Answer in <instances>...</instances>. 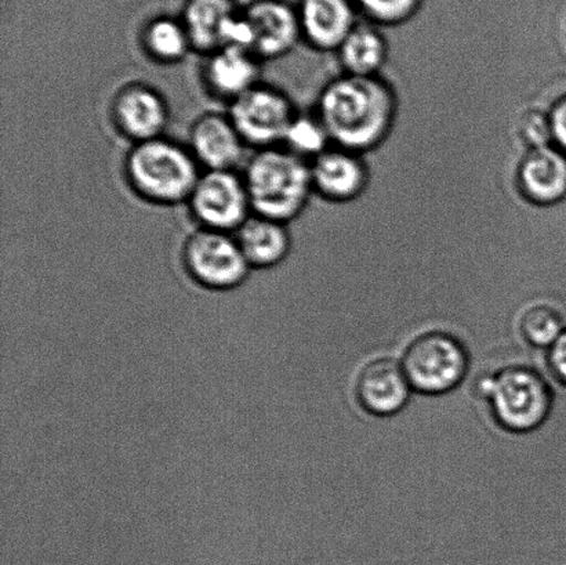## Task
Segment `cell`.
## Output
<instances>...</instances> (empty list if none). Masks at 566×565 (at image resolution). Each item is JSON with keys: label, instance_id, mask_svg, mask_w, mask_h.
I'll list each match as a JSON object with an SVG mask.
<instances>
[{"label": "cell", "instance_id": "9a60e30c", "mask_svg": "<svg viewBox=\"0 0 566 565\" xmlns=\"http://www.w3.org/2000/svg\"><path fill=\"white\" fill-rule=\"evenodd\" d=\"M201 77L210 96L231 104L259 85L262 61L248 50L221 48L203 55Z\"/></svg>", "mask_w": 566, "mask_h": 565}, {"label": "cell", "instance_id": "d6986e66", "mask_svg": "<svg viewBox=\"0 0 566 565\" xmlns=\"http://www.w3.org/2000/svg\"><path fill=\"white\" fill-rule=\"evenodd\" d=\"M336 54L344 74L377 76L387 63L388 41L380 27L359 21Z\"/></svg>", "mask_w": 566, "mask_h": 565}, {"label": "cell", "instance_id": "5b68a950", "mask_svg": "<svg viewBox=\"0 0 566 565\" xmlns=\"http://www.w3.org/2000/svg\"><path fill=\"white\" fill-rule=\"evenodd\" d=\"M401 365L412 390L423 396H442L464 380L470 354L458 336L427 331L409 342Z\"/></svg>", "mask_w": 566, "mask_h": 565}, {"label": "cell", "instance_id": "8fae6325", "mask_svg": "<svg viewBox=\"0 0 566 565\" xmlns=\"http://www.w3.org/2000/svg\"><path fill=\"white\" fill-rule=\"evenodd\" d=\"M311 181L316 196L332 203L358 199L370 181V170L364 154L331 146L310 160Z\"/></svg>", "mask_w": 566, "mask_h": 565}, {"label": "cell", "instance_id": "6da1fadb", "mask_svg": "<svg viewBox=\"0 0 566 565\" xmlns=\"http://www.w3.org/2000/svg\"><path fill=\"white\" fill-rule=\"evenodd\" d=\"M315 114L333 146L366 154L379 148L391 135L398 97L380 75L343 74L322 88Z\"/></svg>", "mask_w": 566, "mask_h": 565}, {"label": "cell", "instance_id": "484cf974", "mask_svg": "<svg viewBox=\"0 0 566 565\" xmlns=\"http://www.w3.org/2000/svg\"><path fill=\"white\" fill-rule=\"evenodd\" d=\"M547 365L554 379L566 387V329L556 343L548 348Z\"/></svg>", "mask_w": 566, "mask_h": 565}, {"label": "cell", "instance_id": "52a82bcc", "mask_svg": "<svg viewBox=\"0 0 566 565\" xmlns=\"http://www.w3.org/2000/svg\"><path fill=\"white\" fill-rule=\"evenodd\" d=\"M198 229L235 234L253 215L243 176L238 170H203L187 202Z\"/></svg>", "mask_w": 566, "mask_h": 565}, {"label": "cell", "instance_id": "7402d4cb", "mask_svg": "<svg viewBox=\"0 0 566 565\" xmlns=\"http://www.w3.org/2000/svg\"><path fill=\"white\" fill-rule=\"evenodd\" d=\"M333 146L324 124L316 114H297L283 138L282 147L305 160H313Z\"/></svg>", "mask_w": 566, "mask_h": 565}, {"label": "cell", "instance_id": "44dd1931", "mask_svg": "<svg viewBox=\"0 0 566 565\" xmlns=\"http://www.w3.org/2000/svg\"><path fill=\"white\" fill-rule=\"evenodd\" d=\"M520 334L526 343L537 348H551L566 329L562 312L551 304H534L520 317Z\"/></svg>", "mask_w": 566, "mask_h": 565}, {"label": "cell", "instance_id": "7a4b0ae2", "mask_svg": "<svg viewBox=\"0 0 566 565\" xmlns=\"http://www.w3.org/2000/svg\"><path fill=\"white\" fill-rule=\"evenodd\" d=\"M202 171L188 146L166 136L132 144L124 158L127 187L155 207L187 205Z\"/></svg>", "mask_w": 566, "mask_h": 565}, {"label": "cell", "instance_id": "7c38bea8", "mask_svg": "<svg viewBox=\"0 0 566 565\" xmlns=\"http://www.w3.org/2000/svg\"><path fill=\"white\" fill-rule=\"evenodd\" d=\"M187 146L202 170H238L248 148L229 114L219 113H205L192 122Z\"/></svg>", "mask_w": 566, "mask_h": 565}, {"label": "cell", "instance_id": "5bb4252c", "mask_svg": "<svg viewBox=\"0 0 566 565\" xmlns=\"http://www.w3.org/2000/svg\"><path fill=\"white\" fill-rule=\"evenodd\" d=\"M296 9L303 42L322 53H336L360 21L354 0H298Z\"/></svg>", "mask_w": 566, "mask_h": 565}, {"label": "cell", "instance_id": "e0dca14e", "mask_svg": "<svg viewBox=\"0 0 566 565\" xmlns=\"http://www.w3.org/2000/svg\"><path fill=\"white\" fill-rule=\"evenodd\" d=\"M241 9L237 0H186L179 17L193 52L207 55L223 48L227 30Z\"/></svg>", "mask_w": 566, "mask_h": 565}, {"label": "cell", "instance_id": "cb8c5ba5", "mask_svg": "<svg viewBox=\"0 0 566 565\" xmlns=\"http://www.w3.org/2000/svg\"><path fill=\"white\" fill-rule=\"evenodd\" d=\"M515 133L526 151L553 146L551 113L541 107L525 108L515 122Z\"/></svg>", "mask_w": 566, "mask_h": 565}, {"label": "cell", "instance_id": "603a6c76", "mask_svg": "<svg viewBox=\"0 0 566 565\" xmlns=\"http://www.w3.org/2000/svg\"><path fill=\"white\" fill-rule=\"evenodd\" d=\"M424 0H354L359 15L380 28L407 24Z\"/></svg>", "mask_w": 566, "mask_h": 565}, {"label": "cell", "instance_id": "30bf717a", "mask_svg": "<svg viewBox=\"0 0 566 565\" xmlns=\"http://www.w3.org/2000/svg\"><path fill=\"white\" fill-rule=\"evenodd\" d=\"M243 14L252 30V52L262 63L285 57L303 42L296 4L287 0H252Z\"/></svg>", "mask_w": 566, "mask_h": 565}, {"label": "cell", "instance_id": "277c9868", "mask_svg": "<svg viewBox=\"0 0 566 565\" xmlns=\"http://www.w3.org/2000/svg\"><path fill=\"white\" fill-rule=\"evenodd\" d=\"M474 387L476 395L490 402L497 425L510 433L526 435L539 429L553 411L552 386L525 365H509L482 376Z\"/></svg>", "mask_w": 566, "mask_h": 565}, {"label": "cell", "instance_id": "8992f818", "mask_svg": "<svg viewBox=\"0 0 566 565\" xmlns=\"http://www.w3.org/2000/svg\"><path fill=\"white\" fill-rule=\"evenodd\" d=\"M180 258L187 275L209 291L235 290L252 271L235 236L229 232L197 229L182 243Z\"/></svg>", "mask_w": 566, "mask_h": 565}, {"label": "cell", "instance_id": "ac0fdd59", "mask_svg": "<svg viewBox=\"0 0 566 565\" xmlns=\"http://www.w3.org/2000/svg\"><path fill=\"white\" fill-rule=\"evenodd\" d=\"M235 238L252 270L274 269L292 252V234L286 223L252 215Z\"/></svg>", "mask_w": 566, "mask_h": 565}, {"label": "cell", "instance_id": "ba28073f", "mask_svg": "<svg viewBox=\"0 0 566 565\" xmlns=\"http://www.w3.org/2000/svg\"><path fill=\"white\" fill-rule=\"evenodd\" d=\"M227 114L247 146L258 151L282 146L289 126L298 113L285 92L260 82L234 100Z\"/></svg>", "mask_w": 566, "mask_h": 565}, {"label": "cell", "instance_id": "4fadbf2b", "mask_svg": "<svg viewBox=\"0 0 566 565\" xmlns=\"http://www.w3.org/2000/svg\"><path fill=\"white\" fill-rule=\"evenodd\" d=\"M410 387L401 363L390 357L371 359L355 378V398L365 412L388 418L402 411L409 402Z\"/></svg>", "mask_w": 566, "mask_h": 565}, {"label": "cell", "instance_id": "9c48e42d", "mask_svg": "<svg viewBox=\"0 0 566 565\" xmlns=\"http://www.w3.org/2000/svg\"><path fill=\"white\" fill-rule=\"evenodd\" d=\"M109 118L116 133L130 144L154 140L168 129L170 105L159 88L143 81L129 82L111 98Z\"/></svg>", "mask_w": 566, "mask_h": 565}, {"label": "cell", "instance_id": "3957f363", "mask_svg": "<svg viewBox=\"0 0 566 565\" xmlns=\"http://www.w3.org/2000/svg\"><path fill=\"white\" fill-rule=\"evenodd\" d=\"M254 215L291 223L313 196L310 163L285 147L258 149L243 166Z\"/></svg>", "mask_w": 566, "mask_h": 565}, {"label": "cell", "instance_id": "d4e9b609", "mask_svg": "<svg viewBox=\"0 0 566 565\" xmlns=\"http://www.w3.org/2000/svg\"><path fill=\"white\" fill-rule=\"evenodd\" d=\"M548 113L552 121L553 146L566 154V94L552 105Z\"/></svg>", "mask_w": 566, "mask_h": 565}, {"label": "cell", "instance_id": "ffe728a7", "mask_svg": "<svg viewBox=\"0 0 566 565\" xmlns=\"http://www.w3.org/2000/svg\"><path fill=\"white\" fill-rule=\"evenodd\" d=\"M138 42L144 55L160 65L180 64L193 52L180 17H153L143 25Z\"/></svg>", "mask_w": 566, "mask_h": 565}, {"label": "cell", "instance_id": "2e32d148", "mask_svg": "<svg viewBox=\"0 0 566 565\" xmlns=\"http://www.w3.org/2000/svg\"><path fill=\"white\" fill-rule=\"evenodd\" d=\"M518 192L536 207H553L566 198V154L556 146L530 149L515 174Z\"/></svg>", "mask_w": 566, "mask_h": 565}]
</instances>
